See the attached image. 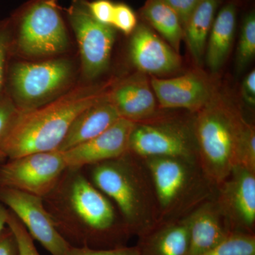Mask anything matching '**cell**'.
Masks as SVG:
<instances>
[{
  "instance_id": "12",
  "label": "cell",
  "mask_w": 255,
  "mask_h": 255,
  "mask_svg": "<svg viewBox=\"0 0 255 255\" xmlns=\"http://www.w3.org/2000/svg\"><path fill=\"white\" fill-rule=\"evenodd\" d=\"M217 205L225 219L250 229L255 223V172L237 164L219 184Z\"/></svg>"
},
{
  "instance_id": "21",
  "label": "cell",
  "mask_w": 255,
  "mask_h": 255,
  "mask_svg": "<svg viewBox=\"0 0 255 255\" xmlns=\"http://www.w3.org/2000/svg\"><path fill=\"white\" fill-rule=\"evenodd\" d=\"M142 14L169 46L179 53L184 38V28L175 11L164 0H147Z\"/></svg>"
},
{
  "instance_id": "2",
  "label": "cell",
  "mask_w": 255,
  "mask_h": 255,
  "mask_svg": "<svg viewBox=\"0 0 255 255\" xmlns=\"http://www.w3.org/2000/svg\"><path fill=\"white\" fill-rule=\"evenodd\" d=\"M196 113L193 130L201 168L206 179L219 185L238 164V150L250 124L216 92Z\"/></svg>"
},
{
  "instance_id": "16",
  "label": "cell",
  "mask_w": 255,
  "mask_h": 255,
  "mask_svg": "<svg viewBox=\"0 0 255 255\" xmlns=\"http://www.w3.org/2000/svg\"><path fill=\"white\" fill-rule=\"evenodd\" d=\"M109 99L122 118L132 122L148 120L157 113V102L145 74L137 73L109 92Z\"/></svg>"
},
{
  "instance_id": "27",
  "label": "cell",
  "mask_w": 255,
  "mask_h": 255,
  "mask_svg": "<svg viewBox=\"0 0 255 255\" xmlns=\"http://www.w3.org/2000/svg\"><path fill=\"white\" fill-rule=\"evenodd\" d=\"M238 164L255 172V130L250 124L238 150Z\"/></svg>"
},
{
  "instance_id": "31",
  "label": "cell",
  "mask_w": 255,
  "mask_h": 255,
  "mask_svg": "<svg viewBox=\"0 0 255 255\" xmlns=\"http://www.w3.org/2000/svg\"><path fill=\"white\" fill-rule=\"evenodd\" d=\"M164 1L175 11L184 28L200 0H164Z\"/></svg>"
},
{
  "instance_id": "7",
  "label": "cell",
  "mask_w": 255,
  "mask_h": 255,
  "mask_svg": "<svg viewBox=\"0 0 255 255\" xmlns=\"http://www.w3.org/2000/svg\"><path fill=\"white\" fill-rule=\"evenodd\" d=\"M71 74V65L64 60L15 64L9 77L14 103L21 110L41 105L66 85Z\"/></svg>"
},
{
  "instance_id": "15",
  "label": "cell",
  "mask_w": 255,
  "mask_h": 255,
  "mask_svg": "<svg viewBox=\"0 0 255 255\" xmlns=\"http://www.w3.org/2000/svg\"><path fill=\"white\" fill-rule=\"evenodd\" d=\"M130 53L132 63L145 75L173 73L182 66L179 53L144 24L136 26L132 32Z\"/></svg>"
},
{
  "instance_id": "13",
  "label": "cell",
  "mask_w": 255,
  "mask_h": 255,
  "mask_svg": "<svg viewBox=\"0 0 255 255\" xmlns=\"http://www.w3.org/2000/svg\"><path fill=\"white\" fill-rule=\"evenodd\" d=\"M135 122L119 119L112 127L88 141L64 151L68 169H81L122 157L129 152V140Z\"/></svg>"
},
{
  "instance_id": "30",
  "label": "cell",
  "mask_w": 255,
  "mask_h": 255,
  "mask_svg": "<svg viewBox=\"0 0 255 255\" xmlns=\"http://www.w3.org/2000/svg\"><path fill=\"white\" fill-rule=\"evenodd\" d=\"M114 5L110 0H97L89 4L88 11L99 22L112 26Z\"/></svg>"
},
{
  "instance_id": "26",
  "label": "cell",
  "mask_w": 255,
  "mask_h": 255,
  "mask_svg": "<svg viewBox=\"0 0 255 255\" xmlns=\"http://www.w3.org/2000/svg\"><path fill=\"white\" fill-rule=\"evenodd\" d=\"M7 227L14 234L17 244L18 255H40L34 245V240L30 236L22 223L9 210Z\"/></svg>"
},
{
  "instance_id": "22",
  "label": "cell",
  "mask_w": 255,
  "mask_h": 255,
  "mask_svg": "<svg viewBox=\"0 0 255 255\" xmlns=\"http://www.w3.org/2000/svg\"><path fill=\"white\" fill-rule=\"evenodd\" d=\"M187 217L161 228L151 237L143 255H189Z\"/></svg>"
},
{
  "instance_id": "6",
  "label": "cell",
  "mask_w": 255,
  "mask_h": 255,
  "mask_svg": "<svg viewBox=\"0 0 255 255\" xmlns=\"http://www.w3.org/2000/svg\"><path fill=\"white\" fill-rule=\"evenodd\" d=\"M129 152L142 159L198 157L193 127L173 121L148 119L135 123L129 140Z\"/></svg>"
},
{
  "instance_id": "19",
  "label": "cell",
  "mask_w": 255,
  "mask_h": 255,
  "mask_svg": "<svg viewBox=\"0 0 255 255\" xmlns=\"http://www.w3.org/2000/svg\"><path fill=\"white\" fill-rule=\"evenodd\" d=\"M236 27V7L233 3L219 11L213 23L206 48V62L212 73H217L227 59Z\"/></svg>"
},
{
  "instance_id": "20",
  "label": "cell",
  "mask_w": 255,
  "mask_h": 255,
  "mask_svg": "<svg viewBox=\"0 0 255 255\" xmlns=\"http://www.w3.org/2000/svg\"><path fill=\"white\" fill-rule=\"evenodd\" d=\"M217 5L218 0H200L184 26V38L196 63H202L205 55Z\"/></svg>"
},
{
  "instance_id": "25",
  "label": "cell",
  "mask_w": 255,
  "mask_h": 255,
  "mask_svg": "<svg viewBox=\"0 0 255 255\" xmlns=\"http://www.w3.org/2000/svg\"><path fill=\"white\" fill-rule=\"evenodd\" d=\"M19 112L11 97L4 93L0 95V162L5 159L1 150L3 142Z\"/></svg>"
},
{
  "instance_id": "24",
  "label": "cell",
  "mask_w": 255,
  "mask_h": 255,
  "mask_svg": "<svg viewBox=\"0 0 255 255\" xmlns=\"http://www.w3.org/2000/svg\"><path fill=\"white\" fill-rule=\"evenodd\" d=\"M255 55V15L250 13L243 21L237 50L238 69L243 70Z\"/></svg>"
},
{
  "instance_id": "1",
  "label": "cell",
  "mask_w": 255,
  "mask_h": 255,
  "mask_svg": "<svg viewBox=\"0 0 255 255\" xmlns=\"http://www.w3.org/2000/svg\"><path fill=\"white\" fill-rule=\"evenodd\" d=\"M107 95L100 87H78L52 102L20 110L3 142L5 159L58 150L79 114Z\"/></svg>"
},
{
  "instance_id": "8",
  "label": "cell",
  "mask_w": 255,
  "mask_h": 255,
  "mask_svg": "<svg viewBox=\"0 0 255 255\" xmlns=\"http://www.w3.org/2000/svg\"><path fill=\"white\" fill-rule=\"evenodd\" d=\"M0 201L22 223L32 238L50 254H68L73 246L60 233L45 206L43 198L16 189L0 187Z\"/></svg>"
},
{
  "instance_id": "32",
  "label": "cell",
  "mask_w": 255,
  "mask_h": 255,
  "mask_svg": "<svg viewBox=\"0 0 255 255\" xmlns=\"http://www.w3.org/2000/svg\"><path fill=\"white\" fill-rule=\"evenodd\" d=\"M67 255H141V252L136 248H123L108 251H100L90 249L87 247H73Z\"/></svg>"
},
{
  "instance_id": "34",
  "label": "cell",
  "mask_w": 255,
  "mask_h": 255,
  "mask_svg": "<svg viewBox=\"0 0 255 255\" xmlns=\"http://www.w3.org/2000/svg\"><path fill=\"white\" fill-rule=\"evenodd\" d=\"M242 95L245 102L251 107L255 105V71L253 70L244 79L242 85Z\"/></svg>"
},
{
  "instance_id": "9",
  "label": "cell",
  "mask_w": 255,
  "mask_h": 255,
  "mask_svg": "<svg viewBox=\"0 0 255 255\" xmlns=\"http://www.w3.org/2000/svg\"><path fill=\"white\" fill-rule=\"evenodd\" d=\"M144 159L160 216L173 214L182 207L196 187L195 159L170 157Z\"/></svg>"
},
{
  "instance_id": "11",
  "label": "cell",
  "mask_w": 255,
  "mask_h": 255,
  "mask_svg": "<svg viewBox=\"0 0 255 255\" xmlns=\"http://www.w3.org/2000/svg\"><path fill=\"white\" fill-rule=\"evenodd\" d=\"M70 19L78 40L84 74L88 78H97L108 68L115 32L112 26L99 22L83 8L75 7Z\"/></svg>"
},
{
  "instance_id": "35",
  "label": "cell",
  "mask_w": 255,
  "mask_h": 255,
  "mask_svg": "<svg viewBox=\"0 0 255 255\" xmlns=\"http://www.w3.org/2000/svg\"><path fill=\"white\" fill-rule=\"evenodd\" d=\"M9 217V209L0 204V234L7 227V220Z\"/></svg>"
},
{
  "instance_id": "5",
  "label": "cell",
  "mask_w": 255,
  "mask_h": 255,
  "mask_svg": "<svg viewBox=\"0 0 255 255\" xmlns=\"http://www.w3.org/2000/svg\"><path fill=\"white\" fill-rule=\"evenodd\" d=\"M67 169L61 151L28 154L0 164V187L44 198L54 189Z\"/></svg>"
},
{
  "instance_id": "18",
  "label": "cell",
  "mask_w": 255,
  "mask_h": 255,
  "mask_svg": "<svg viewBox=\"0 0 255 255\" xmlns=\"http://www.w3.org/2000/svg\"><path fill=\"white\" fill-rule=\"evenodd\" d=\"M189 255H201L219 245L228 236L224 219L217 204L208 202L187 217Z\"/></svg>"
},
{
  "instance_id": "23",
  "label": "cell",
  "mask_w": 255,
  "mask_h": 255,
  "mask_svg": "<svg viewBox=\"0 0 255 255\" xmlns=\"http://www.w3.org/2000/svg\"><path fill=\"white\" fill-rule=\"evenodd\" d=\"M201 255H255V238L245 233L229 234L222 242Z\"/></svg>"
},
{
  "instance_id": "17",
  "label": "cell",
  "mask_w": 255,
  "mask_h": 255,
  "mask_svg": "<svg viewBox=\"0 0 255 255\" xmlns=\"http://www.w3.org/2000/svg\"><path fill=\"white\" fill-rule=\"evenodd\" d=\"M121 118L115 106L109 99L108 93L105 98L79 114L57 150L64 152L91 140Z\"/></svg>"
},
{
  "instance_id": "29",
  "label": "cell",
  "mask_w": 255,
  "mask_h": 255,
  "mask_svg": "<svg viewBox=\"0 0 255 255\" xmlns=\"http://www.w3.org/2000/svg\"><path fill=\"white\" fill-rule=\"evenodd\" d=\"M11 46V36L7 26H0V95H2L6 81V63Z\"/></svg>"
},
{
  "instance_id": "33",
  "label": "cell",
  "mask_w": 255,
  "mask_h": 255,
  "mask_svg": "<svg viewBox=\"0 0 255 255\" xmlns=\"http://www.w3.org/2000/svg\"><path fill=\"white\" fill-rule=\"evenodd\" d=\"M0 255H18L14 234L8 227L0 234Z\"/></svg>"
},
{
  "instance_id": "10",
  "label": "cell",
  "mask_w": 255,
  "mask_h": 255,
  "mask_svg": "<svg viewBox=\"0 0 255 255\" xmlns=\"http://www.w3.org/2000/svg\"><path fill=\"white\" fill-rule=\"evenodd\" d=\"M63 19L48 2L33 5L21 20L17 38L22 53L33 56L55 54L68 46Z\"/></svg>"
},
{
  "instance_id": "28",
  "label": "cell",
  "mask_w": 255,
  "mask_h": 255,
  "mask_svg": "<svg viewBox=\"0 0 255 255\" xmlns=\"http://www.w3.org/2000/svg\"><path fill=\"white\" fill-rule=\"evenodd\" d=\"M112 26H115L125 34H130L136 28V16L128 5L115 4Z\"/></svg>"
},
{
  "instance_id": "3",
  "label": "cell",
  "mask_w": 255,
  "mask_h": 255,
  "mask_svg": "<svg viewBox=\"0 0 255 255\" xmlns=\"http://www.w3.org/2000/svg\"><path fill=\"white\" fill-rule=\"evenodd\" d=\"M128 153L92 165L90 181L115 203L127 226L146 229L153 224L158 206L141 168Z\"/></svg>"
},
{
  "instance_id": "14",
  "label": "cell",
  "mask_w": 255,
  "mask_h": 255,
  "mask_svg": "<svg viewBox=\"0 0 255 255\" xmlns=\"http://www.w3.org/2000/svg\"><path fill=\"white\" fill-rule=\"evenodd\" d=\"M151 87L162 108L184 109L197 112L216 91L201 74L188 73L168 79L152 78Z\"/></svg>"
},
{
  "instance_id": "4",
  "label": "cell",
  "mask_w": 255,
  "mask_h": 255,
  "mask_svg": "<svg viewBox=\"0 0 255 255\" xmlns=\"http://www.w3.org/2000/svg\"><path fill=\"white\" fill-rule=\"evenodd\" d=\"M80 169H68L54 189L43 199L54 219L60 225L76 226L82 231L102 233L110 231L116 223L112 202Z\"/></svg>"
}]
</instances>
